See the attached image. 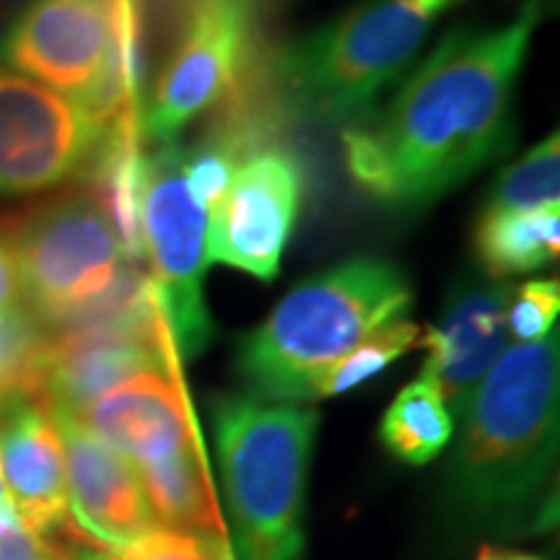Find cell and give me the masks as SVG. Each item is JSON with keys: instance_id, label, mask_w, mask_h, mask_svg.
Returning <instances> with one entry per match:
<instances>
[{"instance_id": "1", "label": "cell", "mask_w": 560, "mask_h": 560, "mask_svg": "<svg viewBox=\"0 0 560 560\" xmlns=\"http://www.w3.org/2000/svg\"><path fill=\"white\" fill-rule=\"evenodd\" d=\"M537 13L529 3L506 26L441 42L387 107L342 132L350 177L387 206L423 208L501 159Z\"/></svg>"}, {"instance_id": "2", "label": "cell", "mask_w": 560, "mask_h": 560, "mask_svg": "<svg viewBox=\"0 0 560 560\" xmlns=\"http://www.w3.org/2000/svg\"><path fill=\"white\" fill-rule=\"evenodd\" d=\"M558 332L503 350L459 418L446 465L452 516L475 529H535L548 522L558 457Z\"/></svg>"}, {"instance_id": "3", "label": "cell", "mask_w": 560, "mask_h": 560, "mask_svg": "<svg viewBox=\"0 0 560 560\" xmlns=\"http://www.w3.org/2000/svg\"><path fill=\"white\" fill-rule=\"evenodd\" d=\"M412 291L387 260L355 257L306 278L260 327L236 346V371L249 397L301 405L335 363L382 327L402 319Z\"/></svg>"}, {"instance_id": "4", "label": "cell", "mask_w": 560, "mask_h": 560, "mask_svg": "<svg viewBox=\"0 0 560 560\" xmlns=\"http://www.w3.org/2000/svg\"><path fill=\"white\" fill-rule=\"evenodd\" d=\"M240 560H304V501L319 412L249 395L213 402Z\"/></svg>"}, {"instance_id": "5", "label": "cell", "mask_w": 560, "mask_h": 560, "mask_svg": "<svg viewBox=\"0 0 560 560\" xmlns=\"http://www.w3.org/2000/svg\"><path fill=\"white\" fill-rule=\"evenodd\" d=\"M11 249L34 312L66 330L122 317L153 296L151 280L125 268L120 234L94 195H70L39 208Z\"/></svg>"}, {"instance_id": "6", "label": "cell", "mask_w": 560, "mask_h": 560, "mask_svg": "<svg viewBox=\"0 0 560 560\" xmlns=\"http://www.w3.org/2000/svg\"><path fill=\"white\" fill-rule=\"evenodd\" d=\"M431 19L412 0H361L296 42L280 60L296 109L346 128L366 120L418 55Z\"/></svg>"}, {"instance_id": "7", "label": "cell", "mask_w": 560, "mask_h": 560, "mask_svg": "<svg viewBox=\"0 0 560 560\" xmlns=\"http://www.w3.org/2000/svg\"><path fill=\"white\" fill-rule=\"evenodd\" d=\"M0 60L104 122L128 102L115 70L109 0H30L0 37Z\"/></svg>"}, {"instance_id": "8", "label": "cell", "mask_w": 560, "mask_h": 560, "mask_svg": "<svg viewBox=\"0 0 560 560\" xmlns=\"http://www.w3.org/2000/svg\"><path fill=\"white\" fill-rule=\"evenodd\" d=\"M208 210L195 198L185 174V153L166 149L143 159L140 240L156 272V301L172 346L192 359L213 338L202 278H206Z\"/></svg>"}, {"instance_id": "9", "label": "cell", "mask_w": 560, "mask_h": 560, "mask_svg": "<svg viewBox=\"0 0 560 560\" xmlns=\"http://www.w3.org/2000/svg\"><path fill=\"white\" fill-rule=\"evenodd\" d=\"M104 130L96 112L0 66V195L50 190L79 174Z\"/></svg>"}, {"instance_id": "10", "label": "cell", "mask_w": 560, "mask_h": 560, "mask_svg": "<svg viewBox=\"0 0 560 560\" xmlns=\"http://www.w3.org/2000/svg\"><path fill=\"white\" fill-rule=\"evenodd\" d=\"M252 42V0H182L177 50L161 70L145 132L170 143L240 79Z\"/></svg>"}, {"instance_id": "11", "label": "cell", "mask_w": 560, "mask_h": 560, "mask_svg": "<svg viewBox=\"0 0 560 560\" xmlns=\"http://www.w3.org/2000/svg\"><path fill=\"white\" fill-rule=\"evenodd\" d=\"M301 192L304 177L291 153L262 151L244 161L208 210L206 262L229 265L265 283L276 280L299 219Z\"/></svg>"}, {"instance_id": "12", "label": "cell", "mask_w": 560, "mask_h": 560, "mask_svg": "<svg viewBox=\"0 0 560 560\" xmlns=\"http://www.w3.org/2000/svg\"><path fill=\"white\" fill-rule=\"evenodd\" d=\"M172 371V338L153 296L122 317L70 327L55 340L47 397L50 408L79 418L96 397L132 376Z\"/></svg>"}, {"instance_id": "13", "label": "cell", "mask_w": 560, "mask_h": 560, "mask_svg": "<svg viewBox=\"0 0 560 560\" xmlns=\"http://www.w3.org/2000/svg\"><path fill=\"white\" fill-rule=\"evenodd\" d=\"M511 293L514 285L506 280L467 272L454 280L439 319L420 335V346L429 350L423 374L439 387L452 418L465 416L480 382L506 350Z\"/></svg>"}, {"instance_id": "14", "label": "cell", "mask_w": 560, "mask_h": 560, "mask_svg": "<svg viewBox=\"0 0 560 560\" xmlns=\"http://www.w3.org/2000/svg\"><path fill=\"white\" fill-rule=\"evenodd\" d=\"M47 410L62 441L68 514L75 527L107 552L128 548L159 529L136 465L94 436L75 416Z\"/></svg>"}, {"instance_id": "15", "label": "cell", "mask_w": 560, "mask_h": 560, "mask_svg": "<svg viewBox=\"0 0 560 560\" xmlns=\"http://www.w3.org/2000/svg\"><path fill=\"white\" fill-rule=\"evenodd\" d=\"M79 420L132 465H149L192 444L190 408L174 374H145L96 397Z\"/></svg>"}, {"instance_id": "16", "label": "cell", "mask_w": 560, "mask_h": 560, "mask_svg": "<svg viewBox=\"0 0 560 560\" xmlns=\"http://www.w3.org/2000/svg\"><path fill=\"white\" fill-rule=\"evenodd\" d=\"M0 467L26 527L37 537L55 535L68 520V482L50 410L32 400L9 405L0 423Z\"/></svg>"}, {"instance_id": "17", "label": "cell", "mask_w": 560, "mask_h": 560, "mask_svg": "<svg viewBox=\"0 0 560 560\" xmlns=\"http://www.w3.org/2000/svg\"><path fill=\"white\" fill-rule=\"evenodd\" d=\"M136 470L159 527L190 535H226L195 441L170 457L140 465Z\"/></svg>"}, {"instance_id": "18", "label": "cell", "mask_w": 560, "mask_h": 560, "mask_svg": "<svg viewBox=\"0 0 560 560\" xmlns=\"http://www.w3.org/2000/svg\"><path fill=\"white\" fill-rule=\"evenodd\" d=\"M560 249V206L499 213L486 210L475 229V255L490 278L529 272L556 260Z\"/></svg>"}, {"instance_id": "19", "label": "cell", "mask_w": 560, "mask_h": 560, "mask_svg": "<svg viewBox=\"0 0 560 560\" xmlns=\"http://www.w3.org/2000/svg\"><path fill=\"white\" fill-rule=\"evenodd\" d=\"M454 436V418L433 380L420 374L392 400L380 425L389 454L408 465H425L446 450Z\"/></svg>"}, {"instance_id": "20", "label": "cell", "mask_w": 560, "mask_h": 560, "mask_svg": "<svg viewBox=\"0 0 560 560\" xmlns=\"http://www.w3.org/2000/svg\"><path fill=\"white\" fill-rule=\"evenodd\" d=\"M52 359L55 340L32 312L0 310V405L9 408L45 392Z\"/></svg>"}, {"instance_id": "21", "label": "cell", "mask_w": 560, "mask_h": 560, "mask_svg": "<svg viewBox=\"0 0 560 560\" xmlns=\"http://www.w3.org/2000/svg\"><path fill=\"white\" fill-rule=\"evenodd\" d=\"M560 143L558 132H552L535 149H529L520 161L509 166L495 179L486 210L499 213H527L560 206Z\"/></svg>"}, {"instance_id": "22", "label": "cell", "mask_w": 560, "mask_h": 560, "mask_svg": "<svg viewBox=\"0 0 560 560\" xmlns=\"http://www.w3.org/2000/svg\"><path fill=\"white\" fill-rule=\"evenodd\" d=\"M420 335H423V330L410 319H397L392 325L382 327L380 332H374L359 348L350 350L346 359L335 363L322 376L317 387H314L312 400L342 395V392H350L359 387V384L369 382L371 376L380 374V371L387 369L389 363H395L408 350L420 346Z\"/></svg>"}, {"instance_id": "23", "label": "cell", "mask_w": 560, "mask_h": 560, "mask_svg": "<svg viewBox=\"0 0 560 560\" xmlns=\"http://www.w3.org/2000/svg\"><path fill=\"white\" fill-rule=\"evenodd\" d=\"M112 560H231L223 537L190 535V532L153 529L128 548L109 552Z\"/></svg>"}, {"instance_id": "24", "label": "cell", "mask_w": 560, "mask_h": 560, "mask_svg": "<svg viewBox=\"0 0 560 560\" xmlns=\"http://www.w3.org/2000/svg\"><path fill=\"white\" fill-rule=\"evenodd\" d=\"M560 312V285L558 280H529L511 293L509 325L520 342L545 340L556 332V319Z\"/></svg>"}, {"instance_id": "25", "label": "cell", "mask_w": 560, "mask_h": 560, "mask_svg": "<svg viewBox=\"0 0 560 560\" xmlns=\"http://www.w3.org/2000/svg\"><path fill=\"white\" fill-rule=\"evenodd\" d=\"M234 172V156H231V151L221 149V145H208V149L185 156L187 185H190L192 195L206 210L221 200V195L231 185Z\"/></svg>"}, {"instance_id": "26", "label": "cell", "mask_w": 560, "mask_h": 560, "mask_svg": "<svg viewBox=\"0 0 560 560\" xmlns=\"http://www.w3.org/2000/svg\"><path fill=\"white\" fill-rule=\"evenodd\" d=\"M45 545L42 537L26 527L19 511L0 506V560H45Z\"/></svg>"}, {"instance_id": "27", "label": "cell", "mask_w": 560, "mask_h": 560, "mask_svg": "<svg viewBox=\"0 0 560 560\" xmlns=\"http://www.w3.org/2000/svg\"><path fill=\"white\" fill-rule=\"evenodd\" d=\"M21 293L16 260H13V249L0 236V310L5 306H16Z\"/></svg>"}, {"instance_id": "28", "label": "cell", "mask_w": 560, "mask_h": 560, "mask_svg": "<svg viewBox=\"0 0 560 560\" xmlns=\"http://www.w3.org/2000/svg\"><path fill=\"white\" fill-rule=\"evenodd\" d=\"M478 560H540L535 556H527V552H516V550H506V548H482Z\"/></svg>"}, {"instance_id": "29", "label": "cell", "mask_w": 560, "mask_h": 560, "mask_svg": "<svg viewBox=\"0 0 560 560\" xmlns=\"http://www.w3.org/2000/svg\"><path fill=\"white\" fill-rule=\"evenodd\" d=\"M66 560H112L107 550L100 548H81V550H70Z\"/></svg>"}, {"instance_id": "30", "label": "cell", "mask_w": 560, "mask_h": 560, "mask_svg": "<svg viewBox=\"0 0 560 560\" xmlns=\"http://www.w3.org/2000/svg\"><path fill=\"white\" fill-rule=\"evenodd\" d=\"M412 3H416L423 13H429V16H436V13L444 9L446 0H412Z\"/></svg>"}, {"instance_id": "31", "label": "cell", "mask_w": 560, "mask_h": 560, "mask_svg": "<svg viewBox=\"0 0 560 560\" xmlns=\"http://www.w3.org/2000/svg\"><path fill=\"white\" fill-rule=\"evenodd\" d=\"M11 503V495H9V488H5V480H3V467H0V506H9Z\"/></svg>"}, {"instance_id": "32", "label": "cell", "mask_w": 560, "mask_h": 560, "mask_svg": "<svg viewBox=\"0 0 560 560\" xmlns=\"http://www.w3.org/2000/svg\"><path fill=\"white\" fill-rule=\"evenodd\" d=\"M45 560H52V558H45Z\"/></svg>"}]
</instances>
